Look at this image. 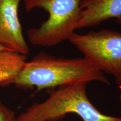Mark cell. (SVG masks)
I'll return each instance as SVG.
<instances>
[{"instance_id": "6da1fadb", "label": "cell", "mask_w": 121, "mask_h": 121, "mask_svg": "<svg viewBox=\"0 0 121 121\" xmlns=\"http://www.w3.org/2000/svg\"><path fill=\"white\" fill-rule=\"evenodd\" d=\"M93 81L110 84L103 72L85 57L57 58L42 52L25 63L13 84L40 91Z\"/></svg>"}, {"instance_id": "7a4b0ae2", "label": "cell", "mask_w": 121, "mask_h": 121, "mask_svg": "<svg viewBox=\"0 0 121 121\" xmlns=\"http://www.w3.org/2000/svg\"><path fill=\"white\" fill-rule=\"evenodd\" d=\"M69 113L77 114L83 121H116L118 118L100 112L89 99L86 84H79L49 89L47 99L33 104L16 121H57Z\"/></svg>"}, {"instance_id": "3957f363", "label": "cell", "mask_w": 121, "mask_h": 121, "mask_svg": "<svg viewBox=\"0 0 121 121\" xmlns=\"http://www.w3.org/2000/svg\"><path fill=\"white\" fill-rule=\"evenodd\" d=\"M82 0H22L25 10L42 9L48 18L40 26L27 31L31 44L52 47L69 40L77 29Z\"/></svg>"}, {"instance_id": "277c9868", "label": "cell", "mask_w": 121, "mask_h": 121, "mask_svg": "<svg viewBox=\"0 0 121 121\" xmlns=\"http://www.w3.org/2000/svg\"><path fill=\"white\" fill-rule=\"evenodd\" d=\"M69 41L100 71L112 75L121 86V33L109 29L73 33Z\"/></svg>"}, {"instance_id": "5b68a950", "label": "cell", "mask_w": 121, "mask_h": 121, "mask_svg": "<svg viewBox=\"0 0 121 121\" xmlns=\"http://www.w3.org/2000/svg\"><path fill=\"white\" fill-rule=\"evenodd\" d=\"M22 0H0V44L9 51L26 56L29 47L19 17Z\"/></svg>"}, {"instance_id": "8992f818", "label": "cell", "mask_w": 121, "mask_h": 121, "mask_svg": "<svg viewBox=\"0 0 121 121\" xmlns=\"http://www.w3.org/2000/svg\"><path fill=\"white\" fill-rule=\"evenodd\" d=\"M80 9L78 29L98 26L110 19L121 25V0H82Z\"/></svg>"}, {"instance_id": "52a82bcc", "label": "cell", "mask_w": 121, "mask_h": 121, "mask_svg": "<svg viewBox=\"0 0 121 121\" xmlns=\"http://www.w3.org/2000/svg\"><path fill=\"white\" fill-rule=\"evenodd\" d=\"M26 56L10 51H0V85L13 84L26 62Z\"/></svg>"}, {"instance_id": "ba28073f", "label": "cell", "mask_w": 121, "mask_h": 121, "mask_svg": "<svg viewBox=\"0 0 121 121\" xmlns=\"http://www.w3.org/2000/svg\"><path fill=\"white\" fill-rule=\"evenodd\" d=\"M16 117L13 110L0 102V121H16Z\"/></svg>"}, {"instance_id": "9c48e42d", "label": "cell", "mask_w": 121, "mask_h": 121, "mask_svg": "<svg viewBox=\"0 0 121 121\" xmlns=\"http://www.w3.org/2000/svg\"><path fill=\"white\" fill-rule=\"evenodd\" d=\"M9 51V50H7L6 48H5L4 47H3L2 45L0 44V51Z\"/></svg>"}, {"instance_id": "30bf717a", "label": "cell", "mask_w": 121, "mask_h": 121, "mask_svg": "<svg viewBox=\"0 0 121 121\" xmlns=\"http://www.w3.org/2000/svg\"><path fill=\"white\" fill-rule=\"evenodd\" d=\"M116 121H121V118H118V117Z\"/></svg>"}, {"instance_id": "8fae6325", "label": "cell", "mask_w": 121, "mask_h": 121, "mask_svg": "<svg viewBox=\"0 0 121 121\" xmlns=\"http://www.w3.org/2000/svg\"></svg>"}]
</instances>
